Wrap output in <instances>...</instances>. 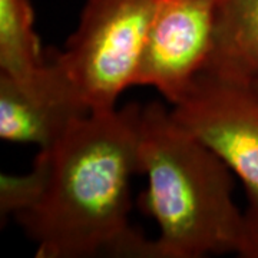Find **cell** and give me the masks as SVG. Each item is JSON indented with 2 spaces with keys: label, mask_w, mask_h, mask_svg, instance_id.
Here are the masks:
<instances>
[{
  "label": "cell",
  "mask_w": 258,
  "mask_h": 258,
  "mask_svg": "<svg viewBox=\"0 0 258 258\" xmlns=\"http://www.w3.org/2000/svg\"><path fill=\"white\" fill-rule=\"evenodd\" d=\"M142 105L78 116L25 175H0L2 215L36 244L37 258H152L129 222L131 181L142 174Z\"/></svg>",
  "instance_id": "cell-1"
},
{
  "label": "cell",
  "mask_w": 258,
  "mask_h": 258,
  "mask_svg": "<svg viewBox=\"0 0 258 258\" xmlns=\"http://www.w3.org/2000/svg\"><path fill=\"white\" fill-rule=\"evenodd\" d=\"M139 158L148 176L142 208L159 227L152 258L240 254L244 212L232 200L234 172L158 102L142 106Z\"/></svg>",
  "instance_id": "cell-2"
},
{
  "label": "cell",
  "mask_w": 258,
  "mask_h": 258,
  "mask_svg": "<svg viewBox=\"0 0 258 258\" xmlns=\"http://www.w3.org/2000/svg\"><path fill=\"white\" fill-rule=\"evenodd\" d=\"M162 0H86L63 50H49L88 112L111 111L135 86Z\"/></svg>",
  "instance_id": "cell-3"
},
{
  "label": "cell",
  "mask_w": 258,
  "mask_h": 258,
  "mask_svg": "<svg viewBox=\"0 0 258 258\" xmlns=\"http://www.w3.org/2000/svg\"><path fill=\"white\" fill-rule=\"evenodd\" d=\"M171 116L214 151L258 204V85L203 71Z\"/></svg>",
  "instance_id": "cell-4"
},
{
  "label": "cell",
  "mask_w": 258,
  "mask_h": 258,
  "mask_svg": "<svg viewBox=\"0 0 258 258\" xmlns=\"http://www.w3.org/2000/svg\"><path fill=\"white\" fill-rule=\"evenodd\" d=\"M220 0H162L148 35L135 85L152 86L171 105L210 62Z\"/></svg>",
  "instance_id": "cell-5"
},
{
  "label": "cell",
  "mask_w": 258,
  "mask_h": 258,
  "mask_svg": "<svg viewBox=\"0 0 258 258\" xmlns=\"http://www.w3.org/2000/svg\"><path fill=\"white\" fill-rule=\"evenodd\" d=\"M88 113L47 50L45 72L20 83L0 75V138L15 144L50 145L71 122Z\"/></svg>",
  "instance_id": "cell-6"
},
{
  "label": "cell",
  "mask_w": 258,
  "mask_h": 258,
  "mask_svg": "<svg viewBox=\"0 0 258 258\" xmlns=\"http://www.w3.org/2000/svg\"><path fill=\"white\" fill-rule=\"evenodd\" d=\"M204 71L258 81V0H220L215 43Z\"/></svg>",
  "instance_id": "cell-7"
},
{
  "label": "cell",
  "mask_w": 258,
  "mask_h": 258,
  "mask_svg": "<svg viewBox=\"0 0 258 258\" xmlns=\"http://www.w3.org/2000/svg\"><path fill=\"white\" fill-rule=\"evenodd\" d=\"M46 66L47 52L35 30L30 0H0V75L26 83Z\"/></svg>",
  "instance_id": "cell-8"
},
{
  "label": "cell",
  "mask_w": 258,
  "mask_h": 258,
  "mask_svg": "<svg viewBox=\"0 0 258 258\" xmlns=\"http://www.w3.org/2000/svg\"><path fill=\"white\" fill-rule=\"evenodd\" d=\"M238 255L244 258H258V204H248L244 212V238Z\"/></svg>",
  "instance_id": "cell-9"
},
{
  "label": "cell",
  "mask_w": 258,
  "mask_h": 258,
  "mask_svg": "<svg viewBox=\"0 0 258 258\" xmlns=\"http://www.w3.org/2000/svg\"><path fill=\"white\" fill-rule=\"evenodd\" d=\"M255 82H257V85H258V81H255Z\"/></svg>",
  "instance_id": "cell-10"
}]
</instances>
